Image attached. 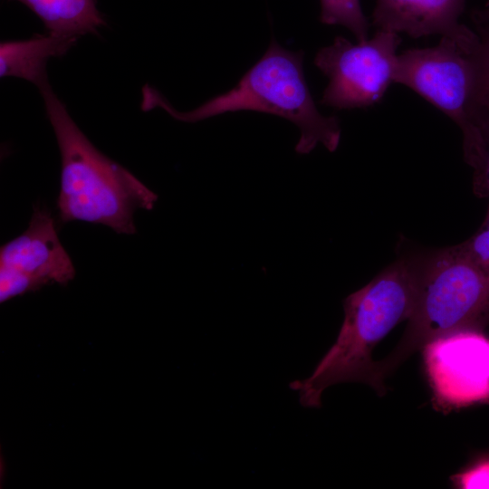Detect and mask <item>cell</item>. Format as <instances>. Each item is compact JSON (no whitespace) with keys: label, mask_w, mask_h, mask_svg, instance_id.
Segmentation results:
<instances>
[{"label":"cell","mask_w":489,"mask_h":489,"mask_svg":"<svg viewBox=\"0 0 489 489\" xmlns=\"http://www.w3.org/2000/svg\"><path fill=\"white\" fill-rule=\"evenodd\" d=\"M422 264V258L397 260L344 300V320L335 342L307 378L289 385L302 407H321L323 391L339 383L360 382L385 392L372 351L412 315Z\"/></svg>","instance_id":"cell-1"},{"label":"cell","mask_w":489,"mask_h":489,"mask_svg":"<svg viewBox=\"0 0 489 489\" xmlns=\"http://www.w3.org/2000/svg\"><path fill=\"white\" fill-rule=\"evenodd\" d=\"M40 92L61 154V221H83L118 234H134V213L152 209L157 194L92 145L50 85Z\"/></svg>","instance_id":"cell-2"},{"label":"cell","mask_w":489,"mask_h":489,"mask_svg":"<svg viewBox=\"0 0 489 489\" xmlns=\"http://www.w3.org/2000/svg\"><path fill=\"white\" fill-rule=\"evenodd\" d=\"M302 58V52L286 50L273 40L264 56L235 88L197 108L179 111L149 85L142 89L141 107L143 110L161 108L184 122H197L238 110L271 113L299 128L297 153L308 154L319 144L333 152L340 139V123L336 117L324 116L317 109L304 78Z\"/></svg>","instance_id":"cell-3"},{"label":"cell","mask_w":489,"mask_h":489,"mask_svg":"<svg viewBox=\"0 0 489 489\" xmlns=\"http://www.w3.org/2000/svg\"><path fill=\"white\" fill-rule=\"evenodd\" d=\"M489 324V272L460 246L425 258L418 293L408 327L396 349L377 363L383 380L390 370L428 341L446 333L482 330Z\"/></svg>","instance_id":"cell-4"},{"label":"cell","mask_w":489,"mask_h":489,"mask_svg":"<svg viewBox=\"0 0 489 489\" xmlns=\"http://www.w3.org/2000/svg\"><path fill=\"white\" fill-rule=\"evenodd\" d=\"M478 44L479 36L467 42L441 37L433 47L408 49L398 54L394 78L458 125L465 160L474 171L484 159L489 125L480 87Z\"/></svg>","instance_id":"cell-5"},{"label":"cell","mask_w":489,"mask_h":489,"mask_svg":"<svg viewBox=\"0 0 489 489\" xmlns=\"http://www.w3.org/2000/svg\"><path fill=\"white\" fill-rule=\"evenodd\" d=\"M397 33L378 29L372 38L352 43L342 36L320 49L315 65L329 78L321 103L336 109L367 108L379 102L395 82Z\"/></svg>","instance_id":"cell-6"},{"label":"cell","mask_w":489,"mask_h":489,"mask_svg":"<svg viewBox=\"0 0 489 489\" xmlns=\"http://www.w3.org/2000/svg\"><path fill=\"white\" fill-rule=\"evenodd\" d=\"M426 372L440 404L465 407L489 399V338L478 329L446 333L423 347Z\"/></svg>","instance_id":"cell-7"},{"label":"cell","mask_w":489,"mask_h":489,"mask_svg":"<svg viewBox=\"0 0 489 489\" xmlns=\"http://www.w3.org/2000/svg\"><path fill=\"white\" fill-rule=\"evenodd\" d=\"M75 269L49 211L34 208L26 230L0 249V302L46 284H65Z\"/></svg>","instance_id":"cell-8"},{"label":"cell","mask_w":489,"mask_h":489,"mask_svg":"<svg viewBox=\"0 0 489 489\" xmlns=\"http://www.w3.org/2000/svg\"><path fill=\"white\" fill-rule=\"evenodd\" d=\"M465 5V0H377L372 24L413 38L440 34L467 42L478 34L459 22Z\"/></svg>","instance_id":"cell-9"},{"label":"cell","mask_w":489,"mask_h":489,"mask_svg":"<svg viewBox=\"0 0 489 489\" xmlns=\"http://www.w3.org/2000/svg\"><path fill=\"white\" fill-rule=\"evenodd\" d=\"M79 37L48 33L30 39L5 41L0 44L1 77H16L34 83L39 90L50 85L46 65L52 57L64 55Z\"/></svg>","instance_id":"cell-10"},{"label":"cell","mask_w":489,"mask_h":489,"mask_svg":"<svg viewBox=\"0 0 489 489\" xmlns=\"http://www.w3.org/2000/svg\"><path fill=\"white\" fill-rule=\"evenodd\" d=\"M29 7L49 33L80 37L105 24L95 0H17Z\"/></svg>","instance_id":"cell-11"},{"label":"cell","mask_w":489,"mask_h":489,"mask_svg":"<svg viewBox=\"0 0 489 489\" xmlns=\"http://www.w3.org/2000/svg\"><path fill=\"white\" fill-rule=\"evenodd\" d=\"M320 19L326 24L348 28L358 42L368 40L369 22L362 12L360 0H320Z\"/></svg>","instance_id":"cell-12"},{"label":"cell","mask_w":489,"mask_h":489,"mask_svg":"<svg viewBox=\"0 0 489 489\" xmlns=\"http://www.w3.org/2000/svg\"><path fill=\"white\" fill-rule=\"evenodd\" d=\"M452 480L458 488L489 489V452L475 458Z\"/></svg>","instance_id":"cell-13"},{"label":"cell","mask_w":489,"mask_h":489,"mask_svg":"<svg viewBox=\"0 0 489 489\" xmlns=\"http://www.w3.org/2000/svg\"><path fill=\"white\" fill-rule=\"evenodd\" d=\"M481 267L489 272V216L478 231L464 243L458 244Z\"/></svg>","instance_id":"cell-14"},{"label":"cell","mask_w":489,"mask_h":489,"mask_svg":"<svg viewBox=\"0 0 489 489\" xmlns=\"http://www.w3.org/2000/svg\"><path fill=\"white\" fill-rule=\"evenodd\" d=\"M479 44L476 52L481 93L489 110V22L477 24Z\"/></svg>","instance_id":"cell-15"},{"label":"cell","mask_w":489,"mask_h":489,"mask_svg":"<svg viewBox=\"0 0 489 489\" xmlns=\"http://www.w3.org/2000/svg\"><path fill=\"white\" fill-rule=\"evenodd\" d=\"M474 186L479 195L489 197V126L484 159L480 167L475 170ZM486 216H489V206Z\"/></svg>","instance_id":"cell-16"},{"label":"cell","mask_w":489,"mask_h":489,"mask_svg":"<svg viewBox=\"0 0 489 489\" xmlns=\"http://www.w3.org/2000/svg\"><path fill=\"white\" fill-rule=\"evenodd\" d=\"M476 24L489 22V6L483 10L475 11L473 16Z\"/></svg>","instance_id":"cell-17"},{"label":"cell","mask_w":489,"mask_h":489,"mask_svg":"<svg viewBox=\"0 0 489 489\" xmlns=\"http://www.w3.org/2000/svg\"><path fill=\"white\" fill-rule=\"evenodd\" d=\"M489 6V0L486 1V5H485V7H488Z\"/></svg>","instance_id":"cell-18"}]
</instances>
